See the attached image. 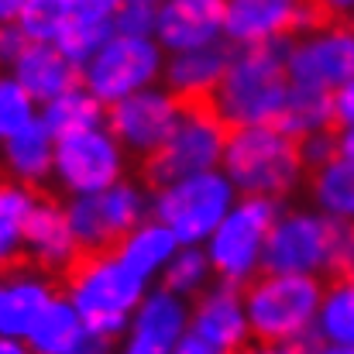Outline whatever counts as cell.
Returning a JSON list of instances; mask_svg holds the SVG:
<instances>
[{
    "label": "cell",
    "instance_id": "16",
    "mask_svg": "<svg viewBox=\"0 0 354 354\" xmlns=\"http://www.w3.org/2000/svg\"><path fill=\"white\" fill-rule=\"evenodd\" d=\"M189 327V306L186 296L158 286L141 296V303L131 313L124 351L131 354H169L179 351V341Z\"/></svg>",
    "mask_w": 354,
    "mask_h": 354
},
{
    "label": "cell",
    "instance_id": "1",
    "mask_svg": "<svg viewBox=\"0 0 354 354\" xmlns=\"http://www.w3.org/2000/svg\"><path fill=\"white\" fill-rule=\"evenodd\" d=\"M324 279L303 272H258L244 286L251 344L265 351H324L317 310Z\"/></svg>",
    "mask_w": 354,
    "mask_h": 354
},
{
    "label": "cell",
    "instance_id": "17",
    "mask_svg": "<svg viewBox=\"0 0 354 354\" xmlns=\"http://www.w3.org/2000/svg\"><path fill=\"white\" fill-rule=\"evenodd\" d=\"M227 0H162L155 7V38L165 52L203 48L224 38Z\"/></svg>",
    "mask_w": 354,
    "mask_h": 354
},
{
    "label": "cell",
    "instance_id": "36",
    "mask_svg": "<svg viewBox=\"0 0 354 354\" xmlns=\"http://www.w3.org/2000/svg\"><path fill=\"white\" fill-rule=\"evenodd\" d=\"M348 124H354V80L334 90V127L341 131Z\"/></svg>",
    "mask_w": 354,
    "mask_h": 354
},
{
    "label": "cell",
    "instance_id": "38",
    "mask_svg": "<svg viewBox=\"0 0 354 354\" xmlns=\"http://www.w3.org/2000/svg\"><path fill=\"white\" fill-rule=\"evenodd\" d=\"M337 145H341V155H351V158H354V124L341 127V134H337Z\"/></svg>",
    "mask_w": 354,
    "mask_h": 354
},
{
    "label": "cell",
    "instance_id": "37",
    "mask_svg": "<svg viewBox=\"0 0 354 354\" xmlns=\"http://www.w3.org/2000/svg\"><path fill=\"white\" fill-rule=\"evenodd\" d=\"M124 0H73L76 14H90V17H114Z\"/></svg>",
    "mask_w": 354,
    "mask_h": 354
},
{
    "label": "cell",
    "instance_id": "3",
    "mask_svg": "<svg viewBox=\"0 0 354 354\" xmlns=\"http://www.w3.org/2000/svg\"><path fill=\"white\" fill-rule=\"evenodd\" d=\"M289 41L272 38L258 45H234V55L221 76L214 93L217 111L227 127L244 124H272L279 118L292 76H289Z\"/></svg>",
    "mask_w": 354,
    "mask_h": 354
},
{
    "label": "cell",
    "instance_id": "30",
    "mask_svg": "<svg viewBox=\"0 0 354 354\" xmlns=\"http://www.w3.org/2000/svg\"><path fill=\"white\" fill-rule=\"evenodd\" d=\"M114 35V24H111V17H90V14H76L73 10V17L62 24V31L55 35V45H59V52L66 55V59H73L80 69H83V62H90V55L107 41Z\"/></svg>",
    "mask_w": 354,
    "mask_h": 354
},
{
    "label": "cell",
    "instance_id": "33",
    "mask_svg": "<svg viewBox=\"0 0 354 354\" xmlns=\"http://www.w3.org/2000/svg\"><path fill=\"white\" fill-rule=\"evenodd\" d=\"M35 97L17 83V76H0V141H7L10 134H17L24 124L38 118L35 114Z\"/></svg>",
    "mask_w": 354,
    "mask_h": 354
},
{
    "label": "cell",
    "instance_id": "35",
    "mask_svg": "<svg viewBox=\"0 0 354 354\" xmlns=\"http://www.w3.org/2000/svg\"><path fill=\"white\" fill-rule=\"evenodd\" d=\"M28 35L17 28V21H0V69H10L17 55L24 52Z\"/></svg>",
    "mask_w": 354,
    "mask_h": 354
},
{
    "label": "cell",
    "instance_id": "9",
    "mask_svg": "<svg viewBox=\"0 0 354 354\" xmlns=\"http://www.w3.org/2000/svg\"><path fill=\"white\" fill-rule=\"evenodd\" d=\"M148 207H151V196L141 186L118 179L107 189L73 196L66 214L83 251H114L124 234L145 221Z\"/></svg>",
    "mask_w": 354,
    "mask_h": 354
},
{
    "label": "cell",
    "instance_id": "29",
    "mask_svg": "<svg viewBox=\"0 0 354 354\" xmlns=\"http://www.w3.org/2000/svg\"><path fill=\"white\" fill-rule=\"evenodd\" d=\"M310 193L317 207L330 217H351L354 221V158L334 155L320 169L310 172Z\"/></svg>",
    "mask_w": 354,
    "mask_h": 354
},
{
    "label": "cell",
    "instance_id": "39",
    "mask_svg": "<svg viewBox=\"0 0 354 354\" xmlns=\"http://www.w3.org/2000/svg\"><path fill=\"white\" fill-rule=\"evenodd\" d=\"M24 0H0V21H14Z\"/></svg>",
    "mask_w": 354,
    "mask_h": 354
},
{
    "label": "cell",
    "instance_id": "15",
    "mask_svg": "<svg viewBox=\"0 0 354 354\" xmlns=\"http://www.w3.org/2000/svg\"><path fill=\"white\" fill-rule=\"evenodd\" d=\"M80 251L83 248L73 234L66 207L52 196H35L24 221V261L52 279H62Z\"/></svg>",
    "mask_w": 354,
    "mask_h": 354
},
{
    "label": "cell",
    "instance_id": "27",
    "mask_svg": "<svg viewBox=\"0 0 354 354\" xmlns=\"http://www.w3.org/2000/svg\"><path fill=\"white\" fill-rule=\"evenodd\" d=\"M275 127H282L292 138H303L310 131L320 127H334V93L330 90H317V86H303L292 83L289 97L279 111V118L272 120Z\"/></svg>",
    "mask_w": 354,
    "mask_h": 354
},
{
    "label": "cell",
    "instance_id": "19",
    "mask_svg": "<svg viewBox=\"0 0 354 354\" xmlns=\"http://www.w3.org/2000/svg\"><path fill=\"white\" fill-rule=\"evenodd\" d=\"M234 55V41L231 38H221L214 45H203V48H186V52H172V59L165 62L162 69V80H165V90L176 97V100H203V97H214L217 86H221V76L227 69Z\"/></svg>",
    "mask_w": 354,
    "mask_h": 354
},
{
    "label": "cell",
    "instance_id": "24",
    "mask_svg": "<svg viewBox=\"0 0 354 354\" xmlns=\"http://www.w3.org/2000/svg\"><path fill=\"white\" fill-rule=\"evenodd\" d=\"M35 203L31 186L0 172V272L21 268L24 261V221Z\"/></svg>",
    "mask_w": 354,
    "mask_h": 354
},
{
    "label": "cell",
    "instance_id": "22",
    "mask_svg": "<svg viewBox=\"0 0 354 354\" xmlns=\"http://www.w3.org/2000/svg\"><path fill=\"white\" fill-rule=\"evenodd\" d=\"M24 344L38 354H83L90 351V334H86L83 317L73 306V299L55 292L35 317Z\"/></svg>",
    "mask_w": 354,
    "mask_h": 354
},
{
    "label": "cell",
    "instance_id": "34",
    "mask_svg": "<svg viewBox=\"0 0 354 354\" xmlns=\"http://www.w3.org/2000/svg\"><path fill=\"white\" fill-rule=\"evenodd\" d=\"M111 24L114 35H155V7L141 0H124Z\"/></svg>",
    "mask_w": 354,
    "mask_h": 354
},
{
    "label": "cell",
    "instance_id": "25",
    "mask_svg": "<svg viewBox=\"0 0 354 354\" xmlns=\"http://www.w3.org/2000/svg\"><path fill=\"white\" fill-rule=\"evenodd\" d=\"M179 251V237L172 234V227H165L162 221H141L138 227H131L124 241L118 244V254L145 279L158 275L165 268V261Z\"/></svg>",
    "mask_w": 354,
    "mask_h": 354
},
{
    "label": "cell",
    "instance_id": "18",
    "mask_svg": "<svg viewBox=\"0 0 354 354\" xmlns=\"http://www.w3.org/2000/svg\"><path fill=\"white\" fill-rule=\"evenodd\" d=\"M303 3L306 0H227L224 38L234 45L296 38L303 35Z\"/></svg>",
    "mask_w": 354,
    "mask_h": 354
},
{
    "label": "cell",
    "instance_id": "2",
    "mask_svg": "<svg viewBox=\"0 0 354 354\" xmlns=\"http://www.w3.org/2000/svg\"><path fill=\"white\" fill-rule=\"evenodd\" d=\"M66 296L83 317L90 351H107L127 334L131 313L148 292V279L138 275L114 251H80L62 275Z\"/></svg>",
    "mask_w": 354,
    "mask_h": 354
},
{
    "label": "cell",
    "instance_id": "6",
    "mask_svg": "<svg viewBox=\"0 0 354 354\" xmlns=\"http://www.w3.org/2000/svg\"><path fill=\"white\" fill-rule=\"evenodd\" d=\"M234 183L224 169L193 172L151 189V217L172 227L179 244H200L227 217V210L234 207Z\"/></svg>",
    "mask_w": 354,
    "mask_h": 354
},
{
    "label": "cell",
    "instance_id": "5",
    "mask_svg": "<svg viewBox=\"0 0 354 354\" xmlns=\"http://www.w3.org/2000/svg\"><path fill=\"white\" fill-rule=\"evenodd\" d=\"M176 104H179V120L172 134L155 151L138 158V176L145 189H158L183 176L217 169L224 158L231 127L221 118L217 100L203 97V100H176Z\"/></svg>",
    "mask_w": 354,
    "mask_h": 354
},
{
    "label": "cell",
    "instance_id": "11",
    "mask_svg": "<svg viewBox=\"0 0 354 354\" xmlns=\"http://www.w3.org/2000/svg\"><path fill=\"white\" fill-rule=\"evenodd\" d=\"M251 348V327L244 313V286L217 279L196 292L189 310V327L179 341L183 354H231Z\"/></svg>",
    "mask_w": 354,
    "mask_h": 354
},
{
    "label": "cell",
    "instance_id": "31",
    "mask_svg": "<svg viewBox=\"0 0 354 354\" xmlns=\"http://www.w3.org/2000/svg\"><path fill=\"white\" fill-rule=\"evenodd\" d=\"M210 275H214L210 254L200 251L196 244H179V251L162 268V286L179 292V296H196V292L207 289Z\"/></svg>",
    "mask_w": 354,
    "mask_h": 354
},
{
    "label": "cell",
    "instance_id": "10",
    "mask_svg": "<svg viewBox=\"0 0 354 354\" xmlns=\"http://www.w3.org/2000/svg\"><path fill=\"white\" fill-rule=\"evenodd\" d=\"M124 172V145L111 127H83L55 138V165L52 176L69 196L97 193L114 186Z\"/></svg>",
    "mask_w": 354,
    "mask_h": 354
},
{
    "label": "cell",
    "instance_id": "4",
    "mask_svg": "<svg viewBox=\"0 0 354 354\" xmlns=\"http://www.w3.org/2000/svg\"><path fill=\"white\" fill-rule=\"evenodd\" d=\"M221 169L241 196H272L286 200L306 176L299 138L286 134L275 124H244L231 127Z\"/></svg>",
    "mask_w": 354,
    "mask_h": 354
},
{
    "label": "cell",
    "instance_id": "12",
    "mask_svg": "<svg viewBox=\"0 0 354 354\" xmlns=\"http://www.w3.org/2000/svg\"><path fill=\"white\" fill-rule=\"evenodd\" d=\"M289 76L292 83L337 90L354 80V24H330L289 41Z\"/></svg>",
    "mask_w": 354,
    "mask_h": 354
},
{
    "label": "cell",
    "instance_id": "14",
    "mask_svg": "<svg viewBox=\"0 0 354 354\" xmlns=\"http://www.w3.org/2000/svg\"><path fill=\"white\" fill-rule=\"evenodd\" d=\"M327 214H279L261 254V272H303L324 279Z\"/></svg>",
    "mask_w": 354,
    "mask_h": 354
},
{
    "label": "cell",
    "instance_id": "23",
    "mask_svg": "<svg viewBox=\"0 0 354 354\" xmlns=\"http://www.w3.org/2000/svg\"><path fill=\"white\" fill-rule=\"evenodd\" d=\"M3 165H7V176H14L17 183L41 186L55 165V134L48 131V124L35 118L17 134H10L3 141Z\"/></svg>",
    "mask_w": 354,
    "mask_h": 354
},
{
    "label": "cell",
    "instance_id": "26",
    "mask_svg": "<svg viewBox=\"0 0 354 354\" xmlns=\"http://www.w3.org/2000/svg\"><path fill=\"white\" fill-rule=\"evenodd\" d=\"M324 351H354V279H330L317 310Z\"/></svg>",
    "mask_w": 354,
    "mask_h": 354
},
{
    "label": "cell",
    "instance_id": "20",
    "mask_svg": "<svg viewBox=\"0 0 354 354\" xmlns=\"http://www.w3.org/2000/svg\"><path fill=\"white\" fill-rule=\"evenodd\" d=\"M55 296L52 275H31V265L0 272V337L24 341L41 306Z\"/></svg>",
    "mask_w": 354,
    "mask_h": 354
},
{
    "label": "cell",
    "instance_id": "40",
    "mask_svg": "<svg viewBox=\"0 0 354 354\" xmlns=\"http://www.w3.org/2000/svg\"><path fill=\"white\" fill-rule=\"evenodd\" d=\"M141 3H151V7H158V3H162V0H141Z\"/></svg>",
    "mask_w": 354,
    "mask_h": 354
},
{
    "label": "cell",
    "instance_id": "32",
    "mask_svg": "<svg viewBox=\"0 0 354 354\" xmlns=\"http://www.w3.org/2000/svg\"><path fill=\"white\" fill-rule=\"evenodd\" d=\"M73 10V0H24L14 21L28 35V41H55Z\"/></svg>",
    "mask_w": 354,
    "mask_h": 354
},
{
    "label": "cell",
    "instance_id": "41",
    "mask_svg": "<svg viewBox=\"0 0 354 354\" xmlns=\"http://www.w3.org/2000/svg\"><path fill=\"white\" fill-rule=\"evenodd\" d=\"M351 279H354V268H351Z\"/></svg>",
    "mask_w": 354,
    "mask_h": 354
},
{
    "label": "cell",
    "instance_id": "8",
    "mask_svg": "<svg viewBox=\"0 0 354 354\" xmlns=\"http://www.w3.org/2000/svg\"><path fill=\"white\" fill-rule=\"evenodd\" d=\"M165 69V48L155 35H111L90 62H83V86L100 97L104 104H114L127 93H138L145 86H155Z\"/></svg>",
    "mask_w": 354,
    "mask_h": 354
},
{
    "label": "cell",
    "instance_id": "7",
    "mask_svg": "<svg viewBox=\"0 0 354 354\" xmlns=\"http://www.w3.org/2000/svg\"><path fill=\"white\" fill-rule=\"evenodd\" d=\"M279 217V200L272 196H241L217 231L207 237V254L214 275L234 286H248L261 272V254L268 231Z\"/></svg>",
    "mask_w": 354,
    "mask_h": 354
},
{
    "label": "cell",
    "instance_id": "13",
    "mask_svg": "<svg viewBox=\"0 0 354 354\" xmlns=\"http://www.w3.org/2000/svg\"><path fill=\"white\" fill-rule=\"evenodd\" d=\"M179 120V104L169 90L145 86L138 93H127L114 104H107V127L114 131L124 151L145 158L155 151L176 127Z\"/></svg>",
    "mask_w": 354,
    "mask_h": 354
},
{
    "label": "cell",
    "instance_id": "21",
    "mask_svg": "<svg viewBox=\"0 0 354 354\" xmlns=\"http://www.w3.org/2000/svg\"><path fill=\"white\" fill-rule=\"evenodd\" d=\"M17 83L38 100V104H48L52 97H59L62 90L83 83V73L73 59H66L59 52L55 41H28L24 52L17 55V62L10 66Z\"/></svg>",
    "mask_w": 354,
    "mask_h": 354
},
{
    "label": "cell",
    "instance_id": "28",
    "mask_svg": "<svg viewBox=\"0 0 354 354\" xmlns=\"http://www.w3.org/2000/svg\"><path fill=\"white\" fill-rule=\"evenodd\" d=\"M41 120L48 124V131L59 138V134H69V131H83V127H97V124H107V104L100 97H93L83 83L62 90L59 97H52L41 111Z\"/></svg>",
    "mask_w": 354,
    "mask_h": 354
}]
</instances>
